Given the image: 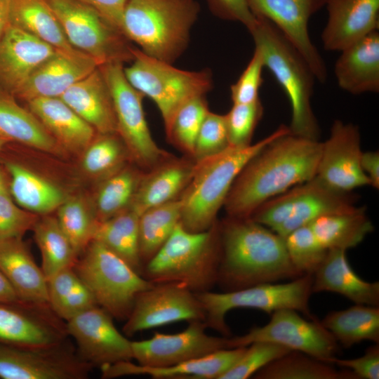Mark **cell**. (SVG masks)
Masks as SVG:
<instances>
[{"label": "cell", "instance_id": "8d00e7d4", "mask_svg": "<svg viewBox=\"0 0 379 379\" xmlns=\"http://www.w3.org/2000/svg\"><path fill=\"white\" fill-rule=\"evenodd\" d=\"M255 379H357L350 370L291 350L257 371Z\"/></svg>", "mask_w": 379, "mask_h": 379}, {"label": "cell", "instance_id": "7c38bea8", "mask_svg": "<svg viewBox=\"0 0 379 379\" xmlns=\"http://www.w3.org/2000/svg\"><path fill=\"white\" fill-rule=\"evenodd\" d=\"M123 63L100 65L109 88L115 112L117 134L131 157L151 170L171 158L154 140L142 107L144 95L133 87L124 72Z\"/></svg>", "mask_w": 379, "mask_h": 379}, {"label": "cell", "instance_id": "b9f144b4", "mask_svg": "<svg viewBox=\"0 0 379 379\" xmlns=\"http://www.w3.org/2000/svg\"><path fill=\"white\" fill-rule=\"evenodd\" d=\"M56 219L78 258L93 240L98 221L94 208L79 197H67L58 208Z\"/></svg>", "mask_w": 379, "mask_h": 379}, {"label": "cell", "instance_id": "91938a15", "mask_svg": "<svg viewBox=\"0 0 379 379\" xmlns=\"http://www.w3.org/2000/svg\"><path fill=\"white\" fill-rule=\"evenodd\" d=\"M11 142L8 140L0 138V152Z\"/></svg>", "mask_w": 379, "mask_h": 379}, {"label": "cell", "instance_id": "f546056e", "mask_svg": "<svg viewBox=\"0 0 379 379\" xmlns=\"http://www.w3.org/2000/svg\"><path fill=\"white\" fill-rule=\"evenodd\" d=\"M195 161L168 159L142 175L129 208L139 215L176 199L188 184Z\"/></svg>", "mask_w": 379, "mask_h": 379}, {"label": "cell", "instance_id": "680465c9", "mask_svg": "<svg viewBox=\"0 0 379 379\" xmlns=\"http://www.w3.org/2000/svg\"><path fill=\"white\" fill-rule=\"evenodd\" d=\"M0 193L10 194L8 185H7V182L5 179L4 175L3 173V171L1 167H0Z\"/></svg>", "mask_w": 379, "mask_h": 379}, {"label": "cell", "instance_id": "ba28073f", "mask_svg": "<svg viewBox=\"0 0 379 379\" xmlns=\"http://www.w3.org/2000/svg\"><path fill=\"white\" fill-rule=\"evenodd\" d=\"M312 274H303L283 284L265 283L220 293L211 291L196 293L205 313L207 328L230 337L226 323L228 312L237 308L255 309L272 314L282 309H291L314 318L310 308Z\"/></svg>", "mask_w": 379, "mask_h": 379}, {"label": "cell", "instance_id": "ac0fdd59", "mask_svg": "<svg viewBox=\"0 0 379 379\" xmlns=\"http://www.w3.org/2000/svg\"><path fill=\"white\" fill-rule=\"evenodd\" d=\"M255 17L274 25L295 47L312 69L316 80L327 79L325 62L309 34L311 17L326 6L327 0H247Z\"/></svg>", "mask_w": 379, "mask_h": 379}, {"label": "cell", "instance_id": "836d02e7", "mask_svg": "<svg viewBox=\"0 0 379 379\" xmlns=\"http://www.w3.org/2000/svg\"><path fill=\"white\" fill-rule=\"evenodd\" d=\"M339 345L350 348L364 340L379 343V307L356 304L331 311L321 321Z\"/></svg>", "mask_w": 379, "mask_h": 379}, {"label": "cell", "instance_id": "681fc988", "mask_svg": "<svg viewBox=\"0 0 379 379\" xmlns=\"http://www.w3.org/2000/svg\"><path fill=\"white\" fill-rule=\"evenodd\" d=\"M39 216L19 207L10 194L0 193V239L22 238Z\"/></svg>", "mask_w": 379, "mask_h": 379}, {"label": "cell", "instance_id": "1f68e13d", "mask_svg": "<svg viewBox=\"0 0 379 379\" xmlns=\"http://www.w3.org/2000/svg\"><path fill=\"white\" fill-rule=\"evenodd\" d=\"M0 138L48 153L58 154L62 150L35 115L1 88Z\"/></svg>", "mask_w": 379, "mask_h": 379}, {"label": "cell", "instance_id": "e0dca14e", "mask_svg": "<svg viewBox=\"0 0 379 379\" xmlns=\"http://www.w3.org/2000/svg\"><path fill=\"white\" fill-rule=\"evenodd\" d=\"M66 321L49 305L0 302V344L42 349L67 341Z\"/></svg>", "mask_w": 379, "mask_h": 379}, {"label": "cell", "instance_id": "44dd1931", "mask_svg": "<svg viewBox=\"0 0 379 379\" xmlns=\"http://www.w3.org/2000/svg\"><path fill=\"white\" fill-rule=\"evenodd\" d=\"M57 51L10 25L0 38V88L15 96L33 72Z\"/></svg>", "mask_w": 379, "mask_h": 379}, {"label": "cell", "instance_id": "816d5d0a", "mask_svg": "<svg viewBox=\"0 0 379 379\" xmlns=\"http://www.w3.org/2000/svg\"><path fill=\"white\" fill-rule=\"evenodd\" d=\"M352 371L357 379L379 378V343L368 347L364 354L354 359H338L335 357L327 361Z\"/></svg>", "mask_w": 379, "mask_h": 379}, {"label": "cell", "instance_id": "f907efd6", "mask_svg": "<svg viewBox=\"0 0 379 379\" xmlns=\"http://www.w3.org/2000/svg\"><path fill=\"white\" fill-rule=\"evenodd\" d=\"M264 67L262 53L258 48H255L246 67L230 87L233 103H251L260 100L259 90L263 82L262 72Z\"/></svg>", "mask_w": 379, "mask_h": 379}, {"label": "cell", "instance_id": "9a60e30c", "mask_svg": "<svg viewBox=\"0 0 379 379\" xmlns=\"http://www.w3.org/2000/svg\"><path fill=\"white\" fill-rule=\"evenodd\" d=\"M92 368L67 341L42 349L0 344L1 379H84Z\"/></svg>", "mask_w": 379, "mask_h": 379}, {"label": "cell", "instance_id": "7dc6e473", "mask_svg": "<svg viewBox=\"0 0 379 379\" xmlns=\"http://www.w3.org/2000/svg\"><path fill=\"white\" fill-rule=\"evenodd\" d=\"M291 350L282 345L265 341L254 342L246 347L240 359L219 379H246L274 359Z\"/></svg>", "mask_w": 379, "mask_h": 379}, {"label": "cell", "instance_id": "3957f363", "mask_svg": "<svg viewBox=\"0 0 379 379\" xmlns=\"http://www.w3.org/2000/svg\"><path fill=\"white\" fill-rule=\"evenodd\" d=\"M281 125L272 133L246 147H229L222 152L195 162L192 177L180 198V223L192 232L206 231L217 221V214L239 173L273 139L288 133Z\"/></svg>", "mask_w": 379, "mask_h": 379}, {"label": "cell", "instance_id": "603a6c76", "mask_svg": "<svg viewBox=\"0 0 379 379\" xmlns=\"http://www.w3.org/2000/svg\"><path fill=\"white\" fill-rule=\"evenodd\" d=\"M246 347L220 350L199 359L164 368L145 367L131 361H121L100 368L102 378L147 375L156 379H219L240 359Z\"/></svg>", "mask_w": 379, "mask_h": 379}, {"label": "cell", "instance_id": "ee69618b", "mask_svg": "<svg viewBox=\"0 0 379 379\" xmlns=\"http://www.w3.org/2000/svg\"><path fill=\"white\" fill-rule=\"evenodd\" d=\"M208 112L205 95L195 96L185 102L165 129L168 139L192 157L197 135Z\"/></svg>", "mask_w": 379, "mask_h": 379}, {"label": "cell", "instance_id": "9f6ffc18", "mask_svg": "<svg viewBox=\"0 0 379 379\" xmlns=\"http://www.w3.org/2000/svg\"><path fill=\"white\" fill-rule=\"evenodd\" d=\"M20 300L8 279L0 270V302L11 303Z\"/></svg>", "mask_w": 379, "mask_h": 379}, {"label": "cell", "instance_id": "4316f807", "mask_svg": "<svg viewBox=\"0 0 379 379\" xmlns=\"http://www.w3.org/2000/svg\"><path fill=\"white\" fill-rule=\"evenodd\" d=\"M334 72L340 88L351 94L378 93V30L342 50Z\"/></svg>", "mask_w": 379, "mask_h": 379}, {"label": "cell", "instance_id": "bcb514c9", "mask_svg": "<svg viewBox=\"0 0 379 379\" xmlns=\"http://www.w3.org/2000/svg\"><path fill=\"white\" fill-rule=\"evenodd\" d=\"M263 111L260 100L251 103H233L229 112L225 114L230 147H246L251 144Z\"/></svg>", "mask_w": 379, "mask_h": 379}, {"label": "cell", "instance_id": "52a82bcc", "mask_svg": "<svg viewBox=\"0 0 379 379\" xmlns=\"http://www.w3.org/2000/svg\"><path fill=\"white\" fill-rule=\"evenodd\" d=\"M357 202L352 192L335 190L315 176L267 201L250 218L284 239L319 217L356 210Z\"/></svg>", "mask_w": 379, "mask_h": 379}, {"label": "cell", "instance_id": "c3c4849f", "mask_svg": "<svg viewBox=\"0 0 379 379\" xmlns=\"http://www.w3.org/2000/svg\"><path fill=\"white\" fill-rule=\"evenodd\" d=\"M229 147L225 116L209 111L197 135L193 160L199 162L222 152Z\"/></svg>", "mask_w": 379, "mask_h": 379}, {"label": "cell", "instance_id": "d6986e66", "mask_svg": "<svg viewBox=\"0 0 379 379\" xmlns=\"http://www.w3.org/2000/svg\"><path fill=\"white\" fill-rule=\"evenodd\" d=\"M113 319L96 305L66 321L68 335L77 343L78 354L93 367L133 359L131 341L117 330Z\"/></svg>", "mask_w": 379, "mask_h": 379}, {"label": "cell", "instance_id": "f1b7e54d", "mask_svg": "<svg viewBox=\"0 0 379 379\" xmlns=\"http://www.w3.org/2000/svg\"><path fill=\"white\" fill-rule=\"evenodd\" d=\"M27 103L62 150L84 152L97 136L95 130L60 97L38 98Z\"/></svg>", "mask_w": 379, "mask_h": 379}, {"label": "cell", "instance_id": "484cf974", "mask_svg": "<svg viewBox=\"0 0 379 379\" xmlns=\"http://www.w3.org/2000/svg\"><path fill=\"white\" fill-rule=\"evenodd\" d=\"M312 291L335 293L355 304L379 306V282L359 277L350 266L345 250H328L312 274Z\"/></svg>", "mask_w": 379, "mask_h": 379}, {"label": "cell", "instance_id": "4dcf8cb0", "mask_svg": "<svg viewBox=\"0 0 379 379\" xmlns=\"http://www.w3.org/2000/svg\"><path fill=\"white\" fill-rule=\"evenodd\" d=\"M10 194L21 208L38 215H49L68 197L57 185L18 162L6 160Z\"/></svg>", "mask_w": 379, "mask_h": 379}, {"label": "cell", "instance_id": "30bf717a", "mask_svg": "<svg viewBox=\"0 0 379 379\" xmlns=\"http://www.w3.org/2000/svg\"><path fill=\"white\" fill-rule=\"evenodd\" d=\"M133 54L131 65L124 67L125 77L133 87L154 102L165 129L185 102L195 96L206 95L213 88L209 69H180L135 47Z\"/></svg>", "mask_w": 379, "mask_h": 379}, {"label": "cell", "instance_id": "db71d44e", "mask_svg": "<svg viewBox=\"0 0 379 379\" xmlns=\"http://www.w3.org/2000/svg\"><path fill=\"white\" fill-rule=\"evenodd\" d=\"M77 1L96 11L110 24L121 31L123 13L127 0Z\"/></svg>", "mask_w": 379, "mask_h": 379}, {"label": "cell", "instance_id": "7a4b0ae2", "mask_svg": "<svg viewBox=\"0 0 379 379\" xmlns=\"http://www.w3.org/2000/svg\"><path fill=\"white\" fill-rule=\"evenodd\" d=\"M220 236L216 285L222 291L303 275L291 263L284 239L251 218L228 217L220 224Z\"/></svg>", "mask_w": 379, "mask_h": 379}, {"label": "cell", "instance_id": "7bdbcfd3", "mask_svg": "<svg viewBox=\"0 0 379 379\" xmlns=\"http://www.w3.org/2000/svg\"><path fill=\"white\" fill-rule=\"evenodd\" d=\"M131 157L117 133L98 134L84 150L81 167L88 175L105 178L124 168Z\"/></svg>", "mask_w": 379, "mask_h": 379}, {"label": "cell", "instance_id": "11a10c76", "mask_svg": "<svg viewBox=\"0 0 379 379\" xmlns=\"http://www.w3.org/2000/svg\"><path fill=\"white\" fill-rule=\"evenodd\" d=\"M361 168L370 182V186L379 188V153L366 152L361 157Z\"/></svg>", "mask_w": 379, "mask_h": 379}, {"label": "cell", "instance_id": "ab89813d", "mask_svg": "<svg viewBox=\"0 0 379 379\" xmlns=\"http://www.w3.org/2000/svg\"><path fill=\"white\" fill-rule=\"evenodd\" d=\"M180 217V199L149 208L139 215V248L143 267L168 239Z\"/></svg>", "mask_w": 379, "mask_h": 379}, {"label": "cell", "instance_id": "6f0895ef", "mask_svg": "<svg viewBox=\"0 0 379 379\" xmlns=\"http://www.w3.org/2000/svg\"><path fill=\"white\" fill-rule=\"evenodd\" d=\"M11 0H0V38L11 25Z\"/></svg>", "mask_w": 379, "mask_h": 379}, {"label": "cell", "instance_id": "277c9868", "mask_svg": "<svg viewBox=\"0 0 379 379\" xmlns=\"http://www.w3.org/2000/svg\"><path fill=\"white\" fill-rule=\"evenodd\" d=\"M199 11L196 0H127L121 31L146 55L173 64L187 48Z\"/></svg>", "mask_w": 379, "mask_h": 379}, {"label": "cell", "instance_id": "d4e9b609", "mask_svg": "<svg viewBox=\"0 0 379 379\" xmlns=\"http://www.w3.org/2000/svg\"><path fill=\"white\" fill-rule=\"evenodd\" d=\"M60 98L98 134L117 133L112 95L99 66L71 86Z\"/></svg>", "mask_w": 379, "mask_h": 379}, {"label": "cell", "instance_id": "7402d4cb", "mask_svg": "<svg viewBox=\"0 0 379 379\" xmlns=\"http://www.w3.org/2000/svg\"><path fill=\"white\" fill-rule=\"evenodd\" d=\"M328 20L321 33L324 48L339 51L378 30L379 0H327Z\"/></svg>", "mask_w": 379, "mask_h": 379}, {"label": "cell", "instance_id": "74e56055", "mask_svg": "<svg viewBox=\"0 0 379 379\" xmlns=\"http://www.w3.org/2000/svg\"><path fill=\"white\" fill-rule=\"evenodd\" d=\"M48 302L53 312L67 321L96 306L95 300L74 266L64 268L47 279Z\"/></svg>", "mask_w": 379, "mask_h": 379}, {"label": "cell", "instance_id": "e575fe53", "mask_svg": "<svg viewBox=\"0 0 379 379\" xmlns=\"http://www.w3.org/2000/svg\"><path fill=\"white\" fill-rule=\"evenodd\" d=\"M309 226L327 250L354 248L373 230L364 206L351 212L319 217Z\"/></svg>", "mask_w": 379, "mask_h": 379}, {"label": "cell", "instance_id": "60d3db41", "mask_svg": "<svg viewBox=\"0 0 379 379\" xmlns=\"http://www.w3.org/2000/svg\"><path fill=\"white\" fill-rule=\"evenodd\" d=\"M142 175L132 168L124 167L103 179L96 194L93 208L98 222L130 206Z\"/></svg>", "mask_w": 379, "mask_h": 379}, {"label": "cell", "instance_id": "d590c367", "mask_svg": "<svg viewBox=\"0 0 379 379\" xmlns=\"http://www.w3.org/2000/svg\"><path fill=\"white\" fill-rule=\"evenodd\" d=\"M138 225L139 215L128 207L98 222L93 240L104 245L142 275L143 265L140 256Z\"/></svg>", "mask_w": 379, "mask_h": 379}, {"label": "cell", "instance_id": "2e32d148", "mask_svg": "<svg viewBox=\"0 0 379 379\" xmlns=\"http://www.w3.org/2000/svg\"><path fill=\"white\" fill-rule=\"evenodd\" d=\"M204 321H193L177 333H154L149 339L131 341L133 359L145 367L164 368L230 348V337L208 335Z\"/></svg>", "mask_w": 379, "mask_h": 379}, {"label": "cell", "instance_id": "f5cc1de1", "mask_svg": "<svg viewBox=\"0 0 379 379\" xmlns=\"http://www.w3.org/2000/svg\"><path fill=\"white\" fill-rule=\"evenodd\" d=\"M211 13L216 17L242 23L248 30L253 28L257 18L252 13L247 0H206Z\"/></svg>", "mask_w": 379, "mask_h": 379}, {"label": "cell", "instance_id": "83f0119b", "mask_svg": "<svg viewBox=\"0 0 379 379\" xmlns=\"http://www.w3.org/2000/svg\"><path fill=\"white\" fill-rule=\"evenodd\" d=\"M0 270L21 300L48 305L47 279L22 238L0 239Z\"/></svg>", "mask_w": 379, "mask_h": 379}, {"label": "cell", "instance_id": "8fae6325", "mask_svg": "<svg viewBox=\"0 0 379 379\" xmlns=\"http://www.w3.org/2000/svg\"><path fill=\"white\" fill-rule=\"evenodd\" d=\"M45 1L69 43L94 59L98 66L133 61V46L130 41L96 11L77 0Z\"/></svg>", "mask_w": 379, "mask_h": 379}, {"label": "cell", "instance_id": "cb8c5ba5", "mask_svg": "<svg viewBox=\"0 0 379 379\" xmlns=\"http://www.w3.org/2000/svg\"><path fill=\"white\" fill-rule=\"evenodd\" d=\"M98 67L91 57L72 56L59 51L40 65L14 97L32 99L60 97L71 86Z\"/></svg>", "mask_w": 379, "mask_h": 379}, {"label": "cell", "instance_id": "8992f818", "mask_svg": "<svg viewBox=\"0 0 379 379\" xmlns=\"http://www.w3.org/2000/svg\"><path fill=\"white\" fill-rule=\"evenodd\" d=\"M256 18V24L249 32L262 53L265 67L272 73L290 101L291 133L319 140V127L311 105L316 80L312 69L274 25Z\"/></svg>", "mask_w": 379, "mask_h": 379}, {"label": "cell", "instance_id": "5b68a950", "mask_svg": "<svg viewBox=\"0 0 379 379\" xmlns=\"http://www.w3.org/2000/svg\"><path fill=\"white\" fill-rule=\"evenodd\" d=\"M220 254L219 223L192 232L179 222L142 275L154 284H182L195 293L211 291L217 284Z\"/></svg>", "mask_w": 379, "mask_h": 379}, {"label": "cell", "instance_id": "f35d334b", "mask_svg": "<svg viewBox=\"0 0 379 379\" xmlns=\"http://www.w3.org/2000/svg\"><path fill=\"white\" fill-rule=\"evenodd\" d=\"M32 230L41 255V267L47 279L60 270L74 265L78 255L56 217L39 216Z\"/></svg>", "mask_w": 379, "mask_h": 379}, {"label": "cell", "instance_id": "4fadbf2b", "mask_svg": "<svg viewBox=\"0 0 379 379\" xmlns=\"http://www.w3.org/2000/svg\"><path fill=\"white\" fill-rule=\"evenodd\" d=\"M270 315V320L265 325L253 327L242 335L230 337V348L265 341L326 362L337 354L339 345L315 317L305 319L296 310L291 309L279 310Z\"/></svg>", "mask_w": 379, "mask_h": 379}, {"label": "cell", "instance_id": "ffe728a7", "mask_svg": "<svg viewBox=\"0 0 379 379\" xmlns=\"http://www.w3.org/2000/svg\"><path fill=\"white\" fill-rule=\"evenodd\" d=\"M361 154L358 126L335 120L328 138L322 142L315 176L343 192L370 185L361 166Z\"/></svg>", "mask_w": 379, "mask_h": 379}, {"label": "cell", "instance_id": "d6a6232c", "mask_svg": "<svg viewBox=\"0 0 379 379\" xmlns=\"http://www.w3.org/2000/svg\"><path fill=\"white\" fill-rule=\"evenodd\" d=\"M11 25L36 36L57 51L72 56L86 55L69 43L45 0H11Z\"/></svg>", "mask_w": 379, "mask_h": 379}, {"label": "cell", "instance_id": "9c48e42d", "mask_svg": "<svg viewBox=\"0 0 379 379\" xmlns=\"http://www.w3.org/2000/svg\"><path fill=\"white\" fill-rule=\"evenodd\" d=\"M74 268L97 305L119 320L128 318L138 294L154 284L94 240L77 258Z\"/></svg>", "mask_w": 379, "mask_h": 379}, {"label": "cell", "instance_id": "6da1fadb", "mask_svg": "<svg viewBox=\"0 0 379 379\" xmlns=\"http://www.w3.org/2000/svg\"><path fill=\"white\" fill-rule=\"evenodd\" d=\"M322 142L280 135L252 157L235 179L224 204L228 217L250 218L262 204L317 173Z\"/></svg>", "mask_w": 379, "mask_h": 379}, {"label": "cell", "instance_id": "f6af8a7d", "mask_svg": "<svg viewBox=\"0 0 379 379\" xmlns=\"http://www.w3.org/2000/svg\"><path fill=\"white\" fill-rule=\"evenodd\" d=\"M284 242L291 263L301 274H313L328 252L309 225L291 232Z\"/></svg>", "mask_w": 379, "mask_h": 379}, {"label": "cell", "instance_id": "5bb4252c", "mask_svg": "<svg viewBox=\"0 0 379 379\" xmlns=\"http://www.w3.org/2000/svg\"><path fill=\"white\" fill-rule=\"evenodd\" d=\"M204 319V309L195 293L178 283H156L138 294L123 332L131 336L171 323Z\"/></svg>", "mask_w": 379, "mask_h": 379}]
</instances>
